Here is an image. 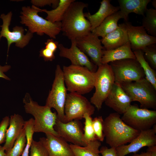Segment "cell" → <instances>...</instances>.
<instances>
[{
	"instance_id": "cell-15",
	"label": "cell",
	"mask_w": 156,
	"mask_h": 156,
	"mask_svg": "<svg viewBox=\"0 0 156 156\" xmlns=\"http://www.w3.org/2000/svg\"><path fill=\"white\" fill-rule=\"evenodd\" d=\"M156 133L152 129L140 131L129 144L116 148L117 156H125L131 153H136L144 147L156 145Z\"/></svg>"
},
{
	"instance_id": "cell-4",
	"label": "cell",
	"mask_w": 156,
	"mask_h": 156,
	"mask_svg": "<svg viewBox=\"0 0 156 156\" xmlns=\"http://www.w3.org/2000/svg\"><path fill=\"white\" fill-rule=\"evenodd\" d=\"M68 91L81 95L90 92L94 88L95 72L85 67L71 65L64 66L62 69Z\"/></svg>"
},
{
	"instance_id": "cell-7",
	"label": "cell",
	"mask_w": 156,
	"mask_h": 156,
	"mask_svg": "<svg viewBox=\"0 0 156 156\" xmlns=\"http://www.w3.org/2000/svg\"><path fill=\"white\" fill-rule=\"evenodd\" d=\"M94 87L95 92L90 99V102L98 111L110 93L115 83L114 77L111 67L108 64H101L95 72Z\"/></svg>"
},
{
	"instance_id": "cell-31",
	"label": "cell",
	"mask_w": 156,
	"mask_h": 156,
	"mask_svg": "<svg viewBox=\"0 0 156 156\" xmlns=\"http://www.w3.org/2000/svg\"><path fill=\"white\" fill-rule=\"evenodd\" d=\"M26 140L25 130L23 127L10 150L6 153V156H20L24 149Z\"/></svg>"
},
{
	"instance_id": "cell-3",
	"label": "cell",
	"mask_w": 156,
	"mask_h": 156,
	"mask_svg": "<svg viewBox=\"0 0 156 156\" xmlns=\"http://www.w3.org/2000/svg\"><path fill=\"white\" fill-rule=\"evenodd\" d=\"M20 17V23L27 27L28 31L32 34L42 36L45 34L51 38L55 39L61 30V22L52 23L40 16L42 12L39 8L32 5L23 6Z\"/></svg>"
},
{
	"instance_id": "cell-2",
	"label": "cell",
	"mask_w": 156,
	"mask_h": 156,
	"mask_svg": "<svg viewBox=\"0 0 156 156\" xmlns=\"http://www.w3.org/2000/svg\"><path fill=\"white\" fill-rule=\"evenodd\" d=\"M140 131L126 124L116 112L111 113L104 120L103 133L105 142L111 148H116L130 143Z\"/></svg>"
},
{
	"instance_id": "cell-35",
	"label": "cell",
	"mask_w": 156,
	"mask_h": 156,
	"mask_svg": "<svg viewBox=\"0 0 156 156\" xmlns=\"http://www.w3.org/2000/svg\"><path fill=\"white\" fill-rule=\"evenodd\" d=\"M30 151V156H49L46 149L40 141L33 140Z\"/></svg>"
},
{
	"instance_id": "cell-30",
	"label": "cell",
	"mask_w": 156,
	"mask_h": 156,
	"mask_svg": "<svg viewBox=\"0 0 156 156\" xmlns=\"http://www.w3.org/2000/svg\"><path fill=\"white\" fill-rule=\"evenodd\" d=\"M34 119L30 118L25 121L24 128L25 130L26 138V145L23 152L21 156H29V150L32 144L34 131Z\"/></svg>"
},
{
	"instance_id": "cell-11",
	"label": "cell",
	"mask_w": 156,
	"mask_h": 156,
	"mask_svg": "<svg viewBox=\"0 0 156 156\" xmlns=\"http://www.w3.org/2000/svg\"><path fill=\"white\" fill-rule=\"evenodd\" d=\"M95 107L86 97L74 92L67 93L64 106L65 122L81 120L86 114L91 116Z\"/></svg>"
},
{
	"instance_id": "cell-45",
	"label": "cell",
	"mask_w": 156,
	"mask_h": 156,
	"mask_svg": "<svg viewBox=\"0 0 156 156\" xmlns=\"http://www.w3.org/2000/svg\"><path fill=\"white\" fill-rule=\"evenodd\" d=\"M152 4L153 6L155 8V9H156V0H153L152 1H151Z\"/></svg>"
},
{
	"instance_id": "cell-21",
	"label": "cell",
	"mask_w": 156,
	"mask_h": 156,
	"mask_svg": "<svg viewBox=\"0 0 156 156\" xmlns=\"http://www.w3.org/2000/svg\"><path fill=\"white\" fill-rule=\"evenodd\" d=\"M111 0H103L98 11L91 14L89 12L84 13V16L87 18L91 25V32L98 27L108 16L120 10L119 6L112 5Z\"/></svg>"
},
{
	"instance_id": "cell-23",
	"label": "cell",
	"mask_w": 156,
	"mask_h": 156,
	"mask_svg": "<svg viewBox=\"0 0 156 156\" xmlns=\"http://www.w3.org/2000/svg\"><path fill=\"white\" fill-rule=\"evenodd\" d=\"M120 10L125 22L128 21V16L131 13L144 16L148 4L151 0H118Z\"/></svg>"
},
{
	"instance_id": "cell-8",
	"label": "cell",
	"mask_w": 156,
	"mask_h": 156,
	"mask_svg": "<svg viewBox=\"0 0 156 156\" xmlns=\"http://www.w3.org/2000/svg\"><path fill=\"white\" fill-rule=\"evenodd\" d=\"M64 80L62 70L60 66H56L55 76L47 98L45 105L54 108L57 112V118L65 122L64 106L67 94Z\"/></svg>"
},
{
	"instance_id": "cell-6",
	"label": "cell",
	"mask_w": 156,
	"mask_h": 156,
	"mask_svg": "<svg viewBox=\"0 0 156 156\" xmlns=\"http://www.w3.org/2000/svg\"><path fill=\"white\" fill-rule=\"evenodd\" d=\"M120 85L133 101L140 103V108L156 109V89L145 77Z\"/></svg>"
},
{
	"instance_id": "cell-46",
	"label": "cell",
	"mask_w": 156,
	"mask_h": 156,
	"mask_svg": "<svg viewBox=\"0 0 156 156\" xmlns=\"http://www.w3.org/2000/svg\"><path fill=\"white\" fill-rule=\"evenodd\" d=\"M153 128L152 129L156 133V124H154L153 126Z\"/></svg>"
},
{
	"instance_id": "cell-26",
	"label": "cell",
	"mask_w": 156,
	"mask_h": 156,
	"mask_svg": "<svg viewBox=\"0 0 156 156\" xmlns=\"http://www.w3.org/2000/svg\"><path fill=\"white\" fill-rule=\"evenodd\" d=\"M70 144L75 156H100L99 148L101 143L97 140L89 142L85 146Z\"/></svg>"
},
{
	"instance_id": "cell-18",
	"label": "cell",
	"mask_w": 156,
	"mask_h": 156,
	"mask_svg": "<svg viewBox=\"0 0 156 156\" xmlns=\"http://www.w3.org/2000/svg\"><path fill=\"white\" fill-rule=\"evenodd\" d=\"M125 23L131 48L133 51L142 50L146 46L156 43V37L148 34L142 25L134 26L128 21Z\"/></svg>"
},
{
	"instance_id": "cell-43",
	"label": "cell",
	"mask_w": 156,
	"mask_h": 156,
	"mask_svg": "<svg viewBox=\"0 0 156 156\" xmlns=\"http://www.w3.org/2000/svg\"><path fill=\"white\" fill-rule=\"evenodd\" d=\"M132 156H151V155L150 154L146 151V152H142L140 154L135 153Z\"/></svg>"
},
{
	"instance_id": "cell-44",
	"label": "cell",
	"mask_w": 156,
	"mask_h": 156,
	"mask_svg": "<svg viewBox=\"0 0 156 156\" xmlns=\"http://www.w3.org/2000/svg\"><path fill=\"white\" fill-rule=\"evenodd\" d=\"M0 156H6L5 151L3 146H0Z\"/></svg>"
},
{
	"instance_id": "cell-25",
	"label": "cell",
	"mask_w": 156,
	"mask_h": 156,
	"mask_svg": "<svg viewBox=\"0 0 156 156\" xmlns=\"http://www.w3.org/2000/svg\"><path fill=\"white\" fill-rule=\"evenodd\" d=\"M123 18L122 14L119 10L107 17L91 32L98 37L103 38L116 29L118 27L119 20Z\"/></svg>"
},
{
	"instance_id": "cell-32",
	"label": "cell",
	"mask_w": 156,
	"mask_h": 156,
	"mask_svg": "<svg viewBox=\"0 0 156 156\" xmlns=\"http://www.w3.org/2000/svg\"><path fill=\"white\" fill-rule=\"evenodd\" d=\"M85 119L83 133L84 138L87 144L89 142L97 140L95 135L92 126V119L88 114H85L83 116Z\"/></svg>"
},
{
	"instance_id": "cell-40",
	"label": "cell",
	"mask_w": 156,
	"mask_h": 156,
	"mask_svg": "<svg viewBox=\"0 0 156 156\" xmlns=\"http://www.w3.org/2000/svg\"><path fill=\"white\" fill-rule=\"evenodd\" d=\"M45 44V47L55 53L58 48L59 43L57 41H54L53 39L51 38L47 40Z\"/></svg>"
},
{
	"instance_id": "cell-16",
	"label": "cell",
	"mask_w": 156,
	"mask_h": 156,
	"mask_svg": "<svg viewBox=\"0 0 156 156\" xmlns=\"http://www.w3.org/2000/svg\"><path fill=\"white\" fill-rule=\"evenodd\" d=\"M70 40L71 45L70 48L65 47L62 44H59V55L69 60L71 65L85 67L90 70L95 72L98 66L92 62L87 55L78 48L76 39Z\"/></svg>"
},
{
	"instance_id": "cell-41",
	"label": "cell",
	"mask_w": 156,
	"mask_h": 156,
	"mask_svg": "<svg viewBox=\"0 0 156 156\" xmlns=\"http://www.w3.org/2000/svg\"><path fill=\"white\" fill-rule=\"evenodd\" d=\"M11 68V66L9 65H5L1 66L0 65V78H2L5 79L10 80V79L4 73L8 71Z\"/></svg>"
},
{
	"instance_id": "cell-20",
	"label": "cell",
	"mask_w": 156,
	"mask_h": 156,
	"mask_svg": "<svg viewBox=\"0 0 156 156\" xmlns=\"http://www.w3.org/2000/svg\"><path fill=\"white\" fill-rule=\"evenodd\" d=\"M105 50H110L122 46L129 41L125 23L118 25V27L101 39Z\"/></svg>"
},
{
	"instance_id": "cell-28",
	"label": "cell",
	"mask_w": 156,
	"mask_h": 156,
	"mask_svg": "<svg viewBox=\"0 0 156 156\" xmlns=\"http://www.w3.org/2000/svg\"><path fill=\"white\" fill-rule=\"evenodd\" d=\"M136 59L139 62L144 71L145 78L156 89V73L145 59L144 53L141 50L133 51Z\"/></svg>"
},
{
	"instance_id": "cell-17",
	"label": "cell",
	"mask_w": 156,
	"mask_h": 156,
	"mask_svg": "<svg viewBox=\"0 0 156 156\" xmlns=\"http://www.w3.org/2000/svg\"><path fill=\"white\" fill-rule=\"evenodd\" d=\"M132 101L121 86L115 83L104 102L106 106L120 115L127 110Z\"/></svg>"
},
{
	"instance_id": "cell-5",
	"label": "cell",
	"mask_w": 156,
	"mask_h": 156,
	"mask_svg": "<svg viewBox=\"0 0 156 156\" xmlns=\"http://www.w3.org/2000/svg\"><path fill=\"white\" fill-rule=\"evenodd\" d=\"M28 96L29 101L24 98L23 103L26 113L32 115L34 118V133L43 132L59 136L54 129L57 118V113L52 112L51 108L46 105H39L30 96Z\"/></svg>"
},
{
	"instance_id": "cell-22",
	"label": "cell",
	"mask_w": 156,
	"mask_h": 156,
	"mask_svg": "<svg viewBox=\"0 0 156 156\" xmlns=\"http://www.w3.org/2000/svg\"><path fill=\"white\" fill-rule=\"evenodd\" d=\"M25 121L22 117L18 114H14L11 116L5 143L3 146L6 153L9 151L12 147L23 128Z\"/></svg>"
},
{
	"instance_id": "cell-27",
	"label": "cell",
	"mask_w": 156,
	"mask_h": 156,
	"mask_svg": "<svg viewBox=\"0 0 156 156\" xmlns=\"http://www.w3.org/2000/svg\"><path fill=\"white\" fill-rule=\"evenodd\" d=\"M75 0H59V2L57 7L51 10L41 9L42 12H45L47 16L45 19L54 23L61 22L63 17L71 3Z\"/></svg>"
},
{
	"instance_id": "cell-29",
	"label": "cell",
	"mask_w": 156,
	"mask_h": 156,
	"mask_svg": "<svg viewBox=\"0 0 156 156\" xmlns=\"http://www.w3.org/2000/svg\"><path fill=\"white\" fill-rule=\"evenodd\" d=\"M142 20V26L148 34L156 37V10L153 8L147 9Z\"/></svg>"
},
{
	"instance_id": "cell-39",
	"label": "cell",
	"mask_w": 156,
	"mask_h": 156,
	"mask_svg": "<svg viewBox=\"0 0 156 156\" xmlns=\"http://www.w3.org/2000/svg\"><path fill=\"white\" fill-rule=\"evenodd\" d=\"M102 156H117L116 148H108L106 146H102L100 149Z\"/></svg>"
},
{
	"instance_id": "cell-34",
	"label": "cell",
	"mask_w": 156,
	"mask_h": 156,
	"mask_svg": "<svg viewBox=\"0 0 156 156\" xmlns=\"http://www.w3.org/2000/svg\"><path fill=\"white\" fill-rule=\"evenodd\" d=\"M92 126L97 139L103 142L105 138L103 133L104 120L102 116L96 117L92 119Z\"/></svg>"
},
{
	"instance_id": "cell-38",
	"label": "cell",
	"mask_w": 156,
	"mask_h": 156,
	"mask_svg": "<svg viewBox=\"0 0 156 156\" xmlns=\"http://www.w3.org/2000/svg\"><path fill=\"white\" fill-rule=\"evenodd\" d=\"M54 53L51 50L44 47L40 51L39 56L42 57L45 61H52L55 58Z\"/></svg>"
},
{
	"instance_id": "cell-33",
	"label": "cell",
	"mask_w": 156,
	"mask_h": 156,
	"mask_svg": "<svg viewBox=\"0 0 156 156\" xmlns=\"http://www.w3.org/2000/svg\"><path fill=\"white\" fill-rule=\"evenodd\" d=\"M144 53L145 59L149 63L153 69H156V44H152L146 46L142 50Z\"/></svg>"
},
{
	"instance_id": "cell-19",
	"label": "cell",
	"mask_w": 156,
	"mask_h": 156,
	"mask_svg": "<svg viewBox=\"0 0 156 156\" xmlns=\"http://www.w3.org/2000/svg\"><path fill=\"white\" fill-rule=\"evenodd\" d=\"M40 140L46 149L49 156H75L70 144L61 137L51 133Z\"/></svg>"
},
{
	"instance_id": "cell-13",
	"label": "cell",
	"mask_w": 156,
	"mask_h": 156,
	"mask_svg": "<svg viewBox=\"0 0 156 156\" xmlns=\"http://www.w3.org/2000/svg\"><path fill=\"white\" fill-rule=\"evenodd\" d=\"M54 129L58 135L67 142L81 146L87 145L84 140L82 124L79 120L64 122L57 118Z\"/></svg>"
},
{
	"instance_id": "cell-10",
	"label": "cell",
	"mask_w": 156,
	"mask_h": 156,
	"mask_svg": "<svg viewBox=\"0 0 156 156\" xmlns=\"http://www.w3.org/2000/svg\"><path fill=\"white\" fill-rule=\"evenodd\" d=\"M128 126L141 131L151 129L156 123V111L139 108L137 105H131L121 118Z\"/></svg>"
},
{
	"instance_id": "cell-36",
	"label": "cell",
	"mask_w": 156,
	"mask_h": 156,
	"mask_svg": "<svg viewBox=\"0 0 156 156\" xmlns=\"http://www.w3.org/2000/svg\"><path fill=\"white\" fill-rule=\"evenodd\" d=\"M10 120L9 116H6L3 118L0 123V146L5 142L6 133L9 126Z\"/></svg>"
},
{
	"instance_id": "cell-37",
	"label": "cell",
	"mask_w": 156,
	"mask_h": 156,
	"mask_svg": "<svg viewBox=\"0 0 156 156\" xmlns=\"http://www.w3.org/2000/svg\"><path fill=\"white\" fill-rule=\"evenodd\" d=\"M33 5L37 7H43L47 5L52 6L54 9L56 8L59 2V0H31Z\"/></svg>"
},
{
	"instance_id": "cell-24",
	"label": "cell",
	"mask_w": 156,
	"mask_h": 156,
	"mask_svg": "<svg viewBox=\"0 0 156 156\" xmlns=\"http://www.w3.org/2000/svg\"><path fill=\"white\" fill-rule=\"evenodd\" d=\"M102 64L126 59H136L129 41L124 45L114 49L103 51Z\"/></svg>"
},
{
	"instance_id": "cell-42",
	"label": "cell",
	"mask_w": 156,
	"mask_h": 156,
	"mask_svg": "<svg viewBox=\"0 0 156 156\" xmlns=\"http://www.w3.org/2000/svg\"><path fill=\"white\" fill-rule=\"evenodd\" d=\"M146 151L150 154L151 156H156V145L148 147Z\"/></svg>"
},
{
	"instance_id": "cell-1",
	"label": "cell",
	"mask_w": 156,
	"mask_h": 156,
	"mask_svg": "<svg viewBox=\"0 0 156 156\" xmlns=\"http://www.w3.org/2000/svg\"><path fill=\"white\" fill-rule=\"evenodd\" d=\"M88 6L87 3L75 0L65 13L61 21V31L69 39H76L91 32V24L83 12Z\"/></svg>"
},
{
	"instance_id": "cell-14",
	"label": "cell",
	"mask_w": 156,
	"mask_h": 156,
	"mask_svg": "<svg viewBox=\"0 0 156 156\" xmlns=\"http://www.w3.org/2000/svg\"><path fill=\"white\" fill-rule=\"evenodd\" d=\"M76 40L78 48L90 57L92 62L98 67L102 64L103 51L105 49L99 37L90 32Z\"/></svg>"
},
{
	"instance_id": "cell-12",
	"label": "cell",
	"mask_w": 156,
	"mask_h": 156,
	"mask_svg": "<svg viewBox=\"0 0 156 156\" xmlns=\"http://www.w3.org/2000/svg\"><path fill=\"white\" fill-rule=\"evenodd\" d=\"M12 15L11 12L7 14L3 13L0 18L3 21L0 25L1 30L0 32V41L3 37L5 38L7 41L8 54L11 44L15 43V46L23 48L27 45L33 37V34L28 31L25 34H24L25 29L21 26H16L10 31L9 28Z\"/></svg>"
},
{
	"instance_id": "cell-9",
	"label": "cell",
	"mask_w": 156,
	"mask_h": 156,
	"mask_svg": "<svg viewBox=\"0 0 156 156\" xmlns=\"http://www.w3.org/2000/svg\"><path fill=\"white\" fill-rule=\"evenodd\" d=\"M115 83L122 84L138 81L145 77L140 64L136 59H126L111 62Z\"/></svg>"
}]
</instances>
